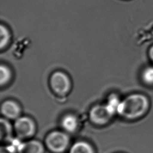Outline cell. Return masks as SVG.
Masks as SVG:
<instances>
[{
	"label": "cell",
	"mask_w": 153,
	"mask_h": 153,
	"mask_svg": "<svg viewBox=\"0 0 153 153\" xmlns=\"http://www.w3.org/2000/svg\"><path fill=\"white\" fill-rule=\"evenodd\" d=\"M121 101L118 97L116 95L112 94L108 100L106 105L108 108V109L111 111V112L114 115L116 113H118V110L121 103Z\"/></svg>",
	"instance_id": "4fadbf2b"
},
{
	"label": "cell",
	"mask_w": 153,
	"mask_h": 153,
	"mask_svg": "<svg viewBox=\"0 0 153 153\" xmlns=\"http://www.w3.org/2000/svg\"><path fill=\"white\" fill-rule=\"evenodd\" d=\"M69 141V137L66 133L53 131L45 137V145L52 152L62 153L67 149Z\"/></svg>",
	"instance_id": "7a4b0ae2"
},
{
	"label": "cell",
	"mask_w": 153,
	"mask_h": 153,
	"mask_svg": "<svg viewBox=\"0 0 153 153\" xmlns=\"http://www.w3.org/2000/svg\"><path fill=\"white\" fill-rule=\"evenodd\" d=\"M10 39V33L8 29L4 25L0 26V47L1 49L5 48Z\"/></svg>",
	"instance_id": "5bb4252c"
},
{
	"label": "cell",
	"mask_w": 153,
	"mask_h": 153,
	"mask_svg": "<svg viewBox=\"0 0 153 153\" xmlns=\"http://www.w3.org/2000/svg\"><path fill=\"white\" fill-rule=\"evenodd\" d=\"M18 153H44V148L41 142L37 140H31L21 143L18 149Z\"/></svg>",
	"instance_id": "52a82bcc"
},
{
	"label": "cell",
	"mask_w": 153,
	"mask_h": 153,
	"mask_svg": "<svg viewBox=\"0 0 153 153\" xmlns=\"http://www.w3.org/2000/svg\"><path fill=\"white\" fill-rule=\"evenodd\" d=\"M69 153H94L92 146L85 141H78L71 147Z\"/></svg>",
	"instance_id": "9c48e42d"
},
{
	"label": "cell",
	"mask_w": 153,
	"mask_h": 153,
	"mask_svg": "<svg viewBox=\"0 0 153 153\" xmlns=\"http://www.w3.org/2000/svg\"><path fill=\"white\" fill-rule=\"evenodd\" d=\"M16 149L13 146H2L1 148L0 153H16Z\"/></svg>",
	"instance_id": "9a60e30c"
},
{
	"label": "cell",
	"mask_w": 153,
	"mask_h": 153,
	"mask_svg": "<svg viewBox=\"0 0 153 153\" xmlns=\"http://www.w3.org/2000/svg\"><path fill=\"white\" fill-rule=\"evenodd\" d=\"M50 86L54 93L59 95L67 94L71 89V81L68 76L65 73L57 71L50 76Z\"/></svg>",
	"instance_id": "277c9868"
},
{
	"label": "cell",
	"mask_w": 153,
	"mask_h": 153,
	"mask_svg": "<svg viewBox=\"0 0 153 153\" xmlns=\"http://www.w3.org/2000/svg\"><path fill=\"white\" fill-rule=\"evenodd\" d=\"M11 72L8 66L2 64L0 67V84L4 85L7 84L11 78Z\"/></svg>",
	"instance_id": "7c38bea8"
},
{
	"label": "cell",
	"mask_w": 153,
	"mask_h": 153,
	"mask_svg": "<svg viewBox=\"0 0 153 153\" xmlns=\"http://www.w3.org/2000/svg\"><path fill=\"white\" fill-rule=\"evenodd\" d=\"M140 78L145 85L149 87L153 86V65L146 66L142 69Z\"/></svg>",
	"instance_id": "8fae6325"
},
{
	"label": "cell",
	"mask_w": 153,
	"mask_h": 153,
	"mask_svg": "<svg viewBox=\"0 0 153 153\" xmlns=\"http://www.w3.org/2000/svg\"><path fill=\"white\" fill-rule=\"evenodd\" d=\"M12 127L9 122L4 118L1 119L0 138L1 141L6 142L11 139L12 136Z\"/></svg>",
	"instance_id": "30bf717a"
},
{
	"label": "cell",
	"mask_w": 153,
	"mask_h": 153,
	"mask_svg": "<svg viewBox=\"0 0 153 153\" xmlns=\"http://www.w3.org/2000/svg\"><path fill=\"white\" fill-rule=\"evenodd\" d=\"M148 53V57H149V59L153 63V45H152L149 47Z\"/></svg>",
	"instance_id": "2e32d148"
},
{
	"label": "cell",
	"mask_w": 153,
	"mask_h": 153,
	"mask_svg": "<svg viewBox=\"0 0 153 153\" xmlns=\"http://www.w3.org/2000/svg\"><path fill=\"white\" fill-rule=\"evenodd\" d=\"M151 102L149 97L140 93L127 96L121 101L118 114L128 120H136L144 117L149 111Z\"/></svg>",
	"instance_id": "6da1fadb"
},
{
	"label": "cell",
	"mask_w": 153,
	"mask_h": 153,
	"mask_svg": "<svg viewBox=\"0 0 153 153\" xmlns=\"http://www.w3.org/2000/svg\"><path fill=\"white\" fill-rule=\"evenodd\" d=\"M14 128L19 139H26L34 135L36 126L32 118L28 117H21L16 120Z\"/></svg>",
	"instance_id": "3957f363"
},
{
	"label": "cell",
	"mask_w": 153,
	"mask_h": 153,
	"mask_svg": "<svg viewBox=\"0 0 153 153\" xmlns=\"http://www.w3.org/2000/svg\"><path fill=\"white\" fill-rule=\"evenodd\" d=\"M113 115L114 114L106 105L94 106L90 112V120L93 123L99 126H103L107 124Z\"/></svg>",
	"instance_id": "5b68a950"
},
{
	"label": "cell",
	"mask_w": 153,
	"mask_h": 153,
	"mask_svg": "<svg viewBox=\"0 0 153 153\" xmlns=\"http://www.w3.org/2000/svg\"><path fill=\"white\" fill-rule=\"evenodd\" d=\"M21 109L18 103L13 100H6L1 105V113L7 118L14 120L18 118Z\"/></svg>",
	"instance_id": "8992f818"
},
{
	"label": "cell",
	"mask_w": 153,
	"mask_h": 153,
	"mask_svg": "<svg viewBox=\"0 0 153 153\" xmlns=\"http://www.w3.org/2000/svg\"><path fill=\"white\" fill-rule=\"evenodd\" d=\"M62 128L68 133H74L78 126V121L76 116L72 114H67L61 120Z\"/></svg>",
	"instance_id": "ba28073f"
}]
</instances>
